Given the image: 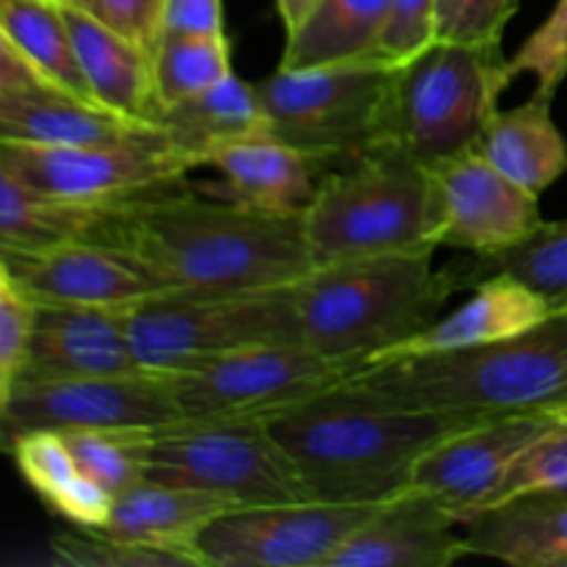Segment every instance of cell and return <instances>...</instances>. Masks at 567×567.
<instances>
[{
  "label": "cell",
  "mask_w": 567,
  "mask_h": 567,
  "mask_svg": "<svg viewBox=\"0 0 567 567\" xmlns=\"http://www.w3.org/2000/svg\"><path fill=\"white\" fill-rule=\"evenodd\" d=\"M332 393L476 419L567 410V308L504 341L365 365Z\"/></svg>",
  "instance_id": "cell-2"
},
{
  "label": "cell",
  "mask_w": 567,
  "mask_h": 567,
  "mask_svg": "<svg viewBox=\"0 0 567 567\" xmlns=\"http://www.w3.org/2000/svg\"><path fill=\"white\" fill-rule=\"evenodd\" d=\"M435 42V0H393L380 53L402 64Z\"/></svg>",
  "instance_id": "cell-40"
},
{
  "label": "cell",
  "mask_w": 567,
  "mask_h": 567,
  "mask_svg": "<svg viewBox=\"0 0 567 567\" xmlns=\"http://www.w3.org/2000/svg\"><path fill=\"white\" fill-rule=\"evenodd\" d=\"M302 221L316 266L437 249L443 203L435 169L399 144H380L321 175Z\"/></svg>",
  "instance_id": "cell-5"
},
{
  "label": "cell",
  "mask_w": 567,
  "mask_h": 567,
  "mask_svg": "<svg viewBox=\"0 0 567 567\" xmlns=\"http://www.w3.org/2000/svg\"><path fill=\"white\" fill-rule=\"evenodd\" d=\"M109 205L55 197L0 169V252H44L81 241L103 219Z\"/></svg>",
  "instance_id": "cell-28"
},
{
  "label": "cell",
  "mask_w": 567,
  "mask_h": 567,
  "mask_svg": "<svg viewBox=\"0 0 567 567\" xmlns=\"http://www.w3.org/2000/svg\"><path fill=\"white\" fill-rule=\"evenodd\" d=\"M502 48L432 42L393 81L391 142L426 166L480 147L509 86Z\"/></svg>",
  "instance_id": "cell-8"
},
{
  "label": "cell",
  "mask_w": 567,
  "mask_h": 567,
  "mask_svg": "<svg viewBox=\"0 0 567 567\" xmlns=\"http://www.w3.org/2000/svg\"><path fill=\"white\" fill-rule=\"evenodd\" d=\"M316 166L319 161L264 131L216 150L208 169L219 172V183L205 188H210V197L266 214L305 216L319 188Z\"/></svg>",
  "instance_id": "cell-20"
},
{
  "label": "cell",
  "mask_w": 567,
  "mask_h": 567,
  "mask_svg": "<svg viewBox=\"0 0 567 567\" xmlns=\"http://www.w3.org/2000/svg\"><path fill=\"white\" fill-rule=\"evenodd\" d=\"M75 457L78 468L103 487L109 496H122L133 485L144 482L142 460L131 441V432L72 430L61 432Z\"/></svg>",
  "instance_id": "cell-35"
},
{
  "label": "cell",
  "mask_w": 567,
  "mask_h": 567,
  "mask_svg": "<svg viewBox=\"0 0 567 567\" xmlns=\"http://www.w3.org/2000/svg\"><path fill=\"white\" fill-rule=\"evenodd\" d=\"M275 3H277V11H280L282 28H286V37H288V33L297 31V28L313 14V9L321 3V0H275Z\"/></svg>",
  "instance_id": "cell-42"
},
{
  "label": "cell",
  "mask_w": 567,
  "mask_h": 567,
  "mask_svg": "<svg viewBox=\"0 0 567 567\" xmlns=\"http://www.w3.org/2000/svg\"><path fill=\"white\" fill-rule=\"evenodd\" d=\"M0 169L17 181L66 199L116 203L186 181L197 169L164 133L100 144L0 142Z\"/></svg>",
  "instance_id": "cell-12"
},
{
  "label": "cell",
  "mask_w": 567,
  "mask_h": 567,
  "mask_svg": "<svg viewBox=\"0 0 567 567\" xmlns=\"http://www.w3.org/2000/svg\"><path fill=\"white\" fill-rule=\"evenodd\" d=\"M393 0H321L313 14L286 37L280 66H313L327 61L380 53Z\"/></svg>",
  "instance_id": "cell-29"
},
{
  "label": "cell",
  "mask_w": 567,
  "mask_h": 567,
  "mask_svg": "<svg viewBox=\"0 0 567 567\" xmlns=\"http://www.w3.org/2000/svg\"><path fill=\"white\" fill-rule=\"evenodd\" d=\"M131 310L39 302L31 347L14 385L147 371L133 352L127 327Z\"/></svg>",
  "instance_id": "cell-17"
},
{
  "label": "cell",
  "mask_w": 567,
  "mask_h": 567,
  "mask_svg": "<svg viewBox=\"0 0 567 567\" xmlns=\"http://www.w3.org/2000/svg\"><path fill=\"white\" fill-rule=\"evenodd\" d=\"M161 127L127 120L50 81L20 48L0 37V142L100 144L158 136Z\"/></svg>",
  "instance_id": "cell-14"
},
{
  "label": "cell",
  "mask_w": 567,
  "mask_h": 567,
  "mask_svg": "<svg viewBox=\"0 0 567 567\" xmlns=\"http://www.w3.org/2000/svg\"><path fill=\"white\" fill-rule=\"evenodd\" d=\"M0 266L37 302L94 305V308H136L164 297L158 282L125 252L100 241L61 244L44 252L6 255Z\"/></svg>",
  "instance_id": "cell-18"
},
{
  "label": "cell",
  "mask_w": 567,
  "mask_h": 567,
  "mask_svg": "<svg viewBox=\"0 0 567 567\" xmlns=\"http://www.w3.org/2000/svg\"><path fill=\"white\" fill-rule=\"evenodd\" d=\"M399 64L388 55L277 66L255 81L269 133L319 164L352 161L391 142V100Z\"/></svg>",
  "instance_id": "cell-6"
},
{
  "label": "cell",
  "mask_w": 567,
  "mask_h": 567,
  "mask_svg": "<svg viewBox=\"0 0 567 567\" xmlns=\"http://www.w3.org/2000/svg\"><path fill=\"white\" fill-rule=\"evenodd\" d=\"M17 471L33 493L78 529H103L114 509V496L94 485L72 457L64 435L55 430L25 432L6 446Z\"/></svg>",
  "instance_id": "cell-27"
},
{
  "label": "cell",
  "mask_w": 567,
  "mask_h": 567,
  "mask_svg": "<svg viewBox=\"0 0 567 567\" xmlns=\"http://www.w3.org/2000/svg\"><path fill=\"white\" fill-rule=\"evenodd\" d=\"M518 75H532L537 81L535 94L554 100L567 78V0H559L551 14L537 31L504 61V78L513 83Z\"/></svg>",
  "instance_id": "cell-36"
},
{
  "label": "cell",
  "mask_w": 567,
  "mask_h": 567,
  "mask_svg": "<svg viewBox=\"0 0 567 567\" xmlns=\"http://www.w3.org/2000/svg\"><path fill=\"white\" fill-rule=\"evenodd\" d=\"M39 302L0 266V399L14 388L37 324Z\"/></svg>",
  "instance_id": "cell-38"
},
{
  "label": "cell",
  "mask_w": 567,
  "mask_h": 567,
  "mask_svg": "<svg viewBox=\"0 0 567 567\" xmlns=\"http://www.w3.org/2000/svg\"><path fill=\"white\" fill-rule=\"evenodd\" d=\"M380 504L286 502L236 507L199 535L205 567H327Z\"/></svg>",
  "instance_id": "cell-13"
},
{
  "label": "cell",
  "mask_w": 567,
  "mask_h": 567,
  "mask_svg": "<svg viewBox=\"0 0 567 567\" xmlns=\"http://www.w3.org/2000/svg\"><path fill=\"white\" fill-rule=\"evenodd\" d=\"M164 31L225 37L221 0H164Z\"/></svg>",
  "instance_id": "cell-41"
},
{
  "label": "cell",
  "mask_w": 567,
  "mask_h": 567,
  "mask_svg": "<svg viewBox=\"0 0 567 567\" xmlns=\"http://www.w3.org/2000/svg\"><path fill=\"white\" fill-rule=\"evenodd\" d=\"M365 360L327 358L305 343L255 347L166 371L188 421L271 419L347 385Z\"/></svg>",
  "instance_id": "cell-10"
},
{
  "label": "cell",
  "mask_w": 567,
  "mask_h": 567,
  "mask_svg": "<svg viewBox=\"0 0 567 567\" xmlns=\"http://www.w3.org/2000/svg\"><path fill=\"white\" fill-rule=\"evenodd\" d=\"M443 203L441 247L485 258L515 247L543 225L540 197L509 181L480 147L432 166Z\"/></svg>",
  "instance_id": "cell-15"
},
{
  "label": "cell",
  "mask_w": 567,
  "mask_h": 567,
  "mask_svg": "<svg viewBox=\"0 0 567 567\" xmlns=\"http://www.w3.org/2000/svg\"><path fill=\"white\" fill-rule=\"evenodd\" d=\"M61 3H64L78 59H81L83 75L92 86L94 100L114 114L155 125L161 105L158 94H155L153 53L144 50L142 44L120 37L66 0Z\"/></svg>",
  "instance_id": "cell-23"
},
{
  "label": "cell",
  "mask_w": 567,
  "mask_h": 567,
  "mask_svg": "<svg viewBox=\"0 0 567 567\" xmlns=\"http://www.w3.org/2000/svg\"><path fill=\"white\" fill-rule=\"evenodd\" d=\"M565 413L537 410L480 421L426 452L415 465L410 487L437 496L465 524L485 507L515 457Z\"/></svg>",
  "instance_id": "cell-16"
},
{
  "label": "cell",
  "mask_w": 567,
  "mask_h": 567,
  "mask_svg": "<svg viewBox=\"0 0 567 567\" xmlns=\"http://www.w3.org/2000/svg\"><path fill=\"white\" fill-rule=\"evenodd\" d=\"M144 480L214 493L233 507L313 502L297 463L264 419L188 421L131 432Z\"/></svg>",
  "instance_id": "cell-7"
},
{
  "label": "cell",
  "mask_w": 567,
  "mask_h": 567,
  "mask_svg": "<svg viewBox=\"0 0 567 567\" xmlns=\"http://www.w3.org/2000/svg\"><path fill=\"white\" fill-rule=\"evenodd\" d=\"M485 419L382 408L336 393L266 419L316 502L382 504L413 482L426 452Z\"/></svg>",
  "instance_id": "cell-3"
},
{
  "label": "cell",
  "mask_w": 567,
  "mask_h": 567,
  "mask_svg": "<svg viewBox=\"0 0 567 567\" xmlns=\"http://www.w3.org/2000/svg\"><path fill=\"white\" fill-rule=\"evenodd\" d=\"M435 249L369 255L316 266L291 286L305 347L374 365L435 324L471 286L468 269H435Z\"/></svg>",
  "instance_id": "cell-4"
},
{
  "label": "cell",
  "mask_w": 567,
  "mask_h": 567,
  "mask_svg": "<svg viewBox=\"0 0 567 567\" xmlns=\"http://www.w3.org/2000/svg\"><path fill=\"white\" fill-rule=\"evenodd\" d=\"M230 42L225 37L210 33H177L164 31L153 50V75L158 105L166 109L172 103L199 94L214 86L233 72ZM158 120V116H155Z\"/></svg>",
  "instance_id": "cell-31"
},
{
  "label": "cell",
  "mask_w": 567,
  "mask_h": 567,
  "mask_svg": "<svg viewBox=\"0 0 567 567\" xmlns=\"http://www.w3.org/2000/svg\"><path fill=\"white\" fill-rule=\"evenodd\" d=\"M468 557L515 567H567V491L496 504L465 520Z\"/></svg>",
  "instance_id": "cell-22"
},
{
  "label": "cell",
  "mask_w": 567,
  "mask_h": 567,
  "mask_svg": "<svg viewBox=\"0 0 567 567\" xmlns=\"http://www.w3.org/2000/svg\"><path fill=\"white\" fill-rule=\"evenodd\" d=\"M0 37L20 48L50 81L89 103H97L83 75L61 0H0Z\"/></svg>",
  "instance_id": "cell-30"
},
{
  "label": "cell",
  "mask_w": 567,
  "mask_h": 567,
  "mask_svg": "<svg viewBox=\"0 0 567 567\" xmlns=\"http://www.w3.org/2000/svg\"><path fill=\"white\" fill-rule=\"evenodd\" d=\"M491 275L515 277L557 308H567V219L543 221L520 244L476 258L468 269L471 286Z\"/></svg>",
  "instance_id": "cell-32"
},
{
  "label": "cell",
  "mask_w": 567,
  "mask_h": 567,
  "mask_svg": "<svg viewBox=\"0 0 567 567\" xmlns=\"http://www.w3.org/2000/svg\"><path fill=\"white\" fill-rule=\"evenodd\" d=\"M463 557V520L437 496L408 487L382 502L327 567H449Z\"/></svg>",
  "instance_id": "cell-19"
},
{
  "label": "cell",
  "mask_w": 567,
  "mask_h": 567,
  "mask_svg": "<svg viewBox=\"0 0 567 567\" xmlns=\"http://www.w3.org/2000/svg\"><path fill=\"white\" fill-rule=\"evenodd\" d=\"M50 557L64 567H194L192 559L169 548L78 526L50 540Z\"/></svg>",
  "instance_id": "cell-33"
},
{
  "label": "cell",
  "mask_w": 567,
  "mask_h": 567,
  "mask_svg": "<svg viewBox=\"0 0 567 567\" xmlns=\"http://www.w3.org/2000/svg\"><path fill=\"white\" fill-rule=\"evenodd\" d=\"M155 125L172 147L197 164V169L208 166L210 155L225 144L269 131L255 81H241L236 72L199 94L161 109Z\"/></svg>",
  "instance_id": "cell-25"
},
{
  "label": "cell",
  "mask_w": 567,
  "mask_h": 567,
  "mask_svg": "<svg viewBox=\"0 0 567 567\" xmlns=\"http://www.w3.org/2000/svg\"><path fill=\"white\" fill-rule=\"evenodd\" d=\"M227 509L236 507L214 493L144 480L114 498L109 524L100 532L169 548L192 559L194 567H205L197 548L199 535Z\"/></svg>",
  "instance_id": "cell-24"
},
{
  "label": "cell",
  "mask_w": 567,
  "mask_h": 567,
  "mask_svg": "<svg viewBox=\"0 0 567 567\" xmlns=\"http://www.w3.org/2000/svg\"><path fill=\"white\" fill-rule=\"evenodd\" d=\"M520 0H435V42L502 48Z\"/></svg>",
  "instance_id": "cell-37"
},
{
  "label": "cell",
  "mask_w": 567,
  "mask_h": 567,
  "mask_svg": "<svg viewBox=\"0 0 567 567\" xmlns=\"http://www.w3.org/2000/svg\"><path fill=\"white\" fill-rule=\"evenodd\" d=\"M188 424L169 377L138 371L122 377L20 382L0 399V435L9 446L37 430L158 432Z\"/></svg>",
  "instance_id": "cell-11"
},
{
  "label": "cell",
  "mask_w": 567,
  "mask_h": 567,
  "mask_svg": "<svg viewBox=\"0 0 567 567\" xmlns=\"http://www.w3.org/2000/svg\"><path fill=\"white\" fill-rule=\"evenodd\" d=\"M127 327L142 369L158 374L244 349L302 343L291 286L230 297H158L136 305Z\"/></svg>",
  "instance_id": "cell-9"
},
{
  "label": "cell",
  "mask_w": 567,
  "mask_h": 567,
  "mask_svg": "<svg viewBox=\"0 0 567 567\" xmlns=\"http://www.w3.org/2000/svg\"><path fill=\"white\" fill-rule=\"evenodd\" d=\"M551 103L532 94L515 109H498L480 142L493 166L537 197L567 172V138L554 122Z\"/></svg>",
  "instance_id": "cell-26"
},
{
  "label": "cell",
  "mask_w": 567,
  "mask_h": 567,
  "mask_svg": "<svg viewBox=\"0 0 567 567\" xmlns=\"http://www.w3.org/2000/svg\"><path fill=\"white\" fill-rule=\"evenodd\" d=\"M120 37L153 53L164 33V0H66Z\"/></svg>",
  "instance_id": "cell-39"
},
{
  "label": "cell",
  "mask_w": 567,
  "mask_h": 567,
  "mask_svg": "<svg viewBox=\"0 0 567 567\" xmlns=\"http://www.w3.org/2000/svg\"><path fill=\"white\" fill-rule=\"evenodd\" d=\"M86 238L136 260L164 297L277 291L316 269L302 216L205 199L186 181L116 199Z\"/></svg>",
  "instance_id": "cell-1"
},
{
  "label": "cell",
  "mask_w": 567,
  "mask_h": 567,
  "mask_svg": "<svg viewBox=\"0 0 567 567\" xmlns=\"http://www.w3.org/2000/svg\"><path fill=\"white\" fill-rule=\"evenodd\" d=\"M557 310L563 308L551 305L543 293L532 291L515 277L491 275L476 282L474 293L460 308H454L452 313H443L435 324L404 341L402 347L391 349L377 363L410 358V354L457 352V349L504 341V338L520 336V332L543 324Z\"/></svg>",
  "instance_id": "cell-21"
},
{
  "label": "cell",
  "mask_w": 567,
  "mask_h": 567,
  "mask_svg": "<svg viewBox=\"0 0 567 567\" xmlns=\"http://www.w3.org/2000/svg\"><path fill=\"white\" fill-rule=\"evenodd\" d=\"M567 491V413L557 424L535 437L524 452L515 457L504 480L496 491L487 496L485 507L513 502L520 496H535V493H557ZM480 509V513H482ZM476 515V513H474Z\"/></svg>",
  "instance_id": "cell-34"
}]
</instances>
